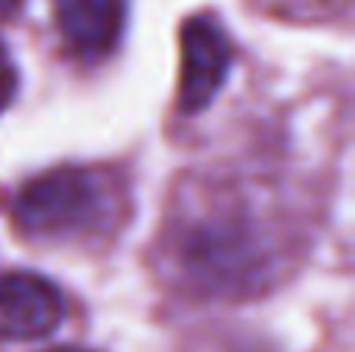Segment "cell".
<instances>
[{"instance_id": "obj_1", "label": "cell", "mask_w": 355, "mask_h": 352, "mask_svg": "<svg viewBox=\"0 0 355 352\" xmlns=\"http://www.w3.org/2000/svg\"><path fill=\"white\" fill-rule=\"evenodd\" d=\"M184 284L206 297H252L277 281L284 237L271 212L243 191H202L178 206L168 228Z\"/></svg>"}, {"instance_id": "obj_2", "label": "cell", "mask_w": 355, "mask_h": 352, "mask_svg": "<svg viewBox=\"0 0 355 352\" xmlns=\"http://www.w3.org/2000/svg\"><path fill=\"white\" fill-rule=\"evenodd\" d=\"M122 187L103 168L62 166L25 181L12 218L35 243H100L122 222Z\"/></svg>"}, {"instance_id": "obj_3", "label": "cell", "mask_w": 355, "mask_h": 352, "mask_svg": "<svg viewBox=\"0 0 355 352\" xmlns=\"http://www.w3.org/2000/svg\"><path fill=\"white\" fill-rule=\"evenodd\" d=\"M234 62V44L221 22L209 12L190 16L181 25V85H178V109L196 116L225 87Z\"/></svg>"}, {"instance_id": "obj_4", "label": "cell", "mask_w": 355, "mask_h": 352, "mask_svg": "<svg viewBox=\"0 0 355 352\" xmlns=\"http://www.w3.org/2000/svg\"><path fill=\"white\" fill-rule=\"evenodd\" d=\"M66 318V299L53 281L31 272L0 274V340H41Z\"/></svg>"}, {"instance_id": "obj_5", "label": "cell", "mask_w": 355, "mask_h": 352, "mask_svg": "<svg viewBox=\"0 0 355 352\" xmlns=\"http://www.w3.org/2000/svg\"><path fill=\"white\" fill-rule=\"evenodd\" d=\"M53 12L66 47L81 60H100L122 41L128 0H53Z\"/></svg>"}, {"instance_id": "obj_6", "label": "cell", "mask_w": 355, "mask_h": 352, "mask_svg": "<svg viewBox=\"0 0 355 352\" xmlns=\"http://www.w3.org/2000/svg\"><path fill=\"white\" fill-rule=\"evenodd\" d=\"M16 87H19V72L12 66L10 53L0 47V109L10 106V100L16 97Z\"/></svg>"}, {"instance_id": "obj_7", "label": "cell", "mask_w": 355, "mask_h": 352, "mask_svg": "<svg viewBox=\"0 0 355 352\" xmlns=\"http://www.w3.org/2000/svg\"><path fill=\"white\" fill-rule=\"evenodd\" d=\"M22 6V0H0V16H12Z\"/></svg>"}, {"instance_id": "obj_8", "label": "cell", "mask_w": 355, "mask_h": 352, "mask_svg": "<svg viewBox=\"0 0 355 352\" xmlns=\"http://www.w3.org/2000/svg\"><path fill=\"white\" fill-rule=\"evenodd\" d=\"M47 352H91V349H78V346H60V349H47Z\"/></svg>"}]
</instances>
